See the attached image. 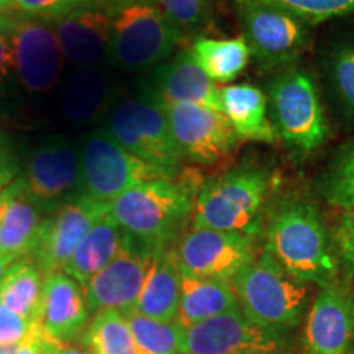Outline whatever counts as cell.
I'll list each match as a JSON object with an SVG mask.
<instances>
[{"instance_id": "cell-1", "label": "cell", "mask_w": 354, "mask_h": 354, "mask_svg": "<svg viewBox=\"0 0 354 354\" xmlns=\"http://www.w3.org/2000/svg\"><path fill=\"white\" fill-rule=\"evenodd\" d=\"M295 281L326 286L336 272L328 234L315 205L282 198L268 215L266 251Z\"/></svg>"}, {"instance_id": "cell-2", "label": "cell", "mask_w": 354, "mask_h": 354, "mask_svg": "<svg viewBox=\"0 0 354 354\" xmlns=\"http://www.w3.org/2000/svg\"><path fill=\"white\" fill-rule=\"evenodd\" d=\"M202 183L180 172L176 179H156L128 189L110 202L109 214L131 234L151 248L171 246L190 221Z\"/></svg>"}, {"instance_id": "cell-3", "label": "cell", "mask_w": 354, "mask_h": 354, "mask_svg": "<svg viewBox=\"0 0 354 354\" xmlns=\"http://www.w3.org/2000/svg\"><path fill=\"white\" fill-rule=\"evenodd\" d=\"M272 189V176L258 165H241L202 183L194 202L190 228H210L253 238Z\"/></svg>"}, {"instance_id": "cell-4", "label": "cell", "mask_w": 354, "mask_h": 354, "mask_svg": "<svg viewBox=\"0 0 354 354\" xmlns=\"http://www.w3.org/2000/svg\"><path fill=\"white\" fill-rule=\"evenodd\" d=\"M109 64L146 71L162 64L183 43L184 32L153 0H109Z\"/></svg>"}, {"instance_id": "cell-5", "label": "cell", "mask_w": 354, "mask_h": 354, "mask_svg": "<svg viewBox=\"0 0 354 354\" xmlns=\"http://www.w3.org/2000/svg\"><path fill=\"white\" fill-rule=\"evenodd\" d=\"M232 286L243 315L281 335L299 325L308 299L307 286L290 277L268 253L246 266Z\"/></svg>"}, {"instance_id": "cell-6", "label": "cell", "mask_w": 354, "mask_h": 354, "mask_svg": "<svg viewBox=\"0 0 354 354\" xmlns=\"http://www.w3.org/2000/svg\"><path fill=\"white\" fill-rule=\"evenodd\" d=\"M268 107L279 140L292 151H315L328 138L326 120L318 87L302 68L282 69L268 84Z\"/></svg>"}, {"instance_id": "cell-7", "label": "cell", "mask_w": 354, "mask_h": 354, "mask_svg": "<svg viewBox=\"0 0 354 354\" xmlns=\"http://www.w3.org/2000/svg\"><path fill=\"white\" fill-rule=\"evenodd\" d=\"M105 130L128 153L176 179L183 161L166 113L158 102L141 94L115 104L107 115Z\"/></svg>"}, {"instance_id": "cell-8", "label": "cell", "mask_w": 354, "mask_h": 354, "mask_svg": "<svg viewBox=\"0 0 354 354\" xmlns=\"http://www.w3.org/2000/svg\"><path fill=\"white\" fill-rule=\"evenodd\" d=\"M81 196L110 203L128 189L156 179L165 172L128 153L105 128H97L81 145Z\"/></svg>"}, {"instance_id": "cell-9", "label": "cell", "mask_w": 354, "mask_h": 354, "mask_svg": "<svg viewBox=\"0 0 354 354\" xmlns=\"http://www.w3.org/2000/svg\"><path fill=\"white\" fill-rule=\"evenodd\" d=\"M13 71L26 91L46 94L61 81L64 55L55 20L7 12Z\"/></svg>"}, {"instance_id": "cell-10", "label": "cell", "mask_w": 354, "mask_h": 354, "mask_svg": "<svg viewBox=\"0 0 354 354\" xmlns=\"http://www.w3.org/2000/svg\"><path fill=\"white\" fill-rule=\"evenodd\" d=\"M234 3L243 38L261 68L286 69L302 55L310 39V25L254 0H234Z\"/></svg>"}, {"instance_id": "cell-11", "label": "cell", "mask_w": 354, "mask_h": 354, "mask_svg": "<svg viewBox=\"0 0 354 354\" xmlns=\"http://www.w3.org/2000/svg\"><path fill=\"white\" fill-rule=\"evenodd\" d=\"M17 179L26 197L51 214L81 196V149L64 136H50L30 154Z\"/></svg>"}, {"instance_id": "cell-12", "label": "cell", "mask_w": 354, "mask_h": 354, "mask_svg": "<svg viewBox=\"0 0 354 354\" xmlns=\"http://www.w3.org/2000/svg\"><path fill=\"white\" fill-rule=\"evenodd\" d=\"M172 251L183 276L230 282L256 259L253 238L210 228H190Z\"/></svg>"}, {"instance_id": "cell-13", "label": "cell", "mask_w": 354, "mask_h": 354, "mask_svg": "<svg viewBox=\"0 0 354 354\" xmlns=\"http://www.w3.org/2000/svg\"><path fill=\"white\" fill-rule=\"evenodd\" d=\"M110 203L79 196L41 220L37 240L28 258L44 277L64 272L74 251L91 228L105 216Z\"/></svg>"}, {"instance_id": "cell-14", "label": "cell", "mask_w": 354, "mask_h": 354, "mask_svg": "<svg viewBox=\"0 0 354 354\" xmlns=\"http://www.w3.org/2000/svg\"><path fill=\"white\" fill-rule=\"evenodd\" d=\"M161 107L183 159L201 166L218 165L240 143L241 138L218 110L192 104H166Z\"/></svg>"}, {"instance_id": "cell-15", "label": "cell", "mask_w": 354, "mask_h": 354, "mask_svg": "<svg viewBox=\"0 0 354 354\" xmlns=\"http://www.w3.org/2000/svg\"><path fill=\"white\" fill-rule=\"evenodd\" d=\"M286 353L281 333L261 328L240 308L183 328L179 354Z\"/></svg>"}, {"instance_id": "cell-16", "label": "cell", "mask_w": 354, "mask_h": 354, "mask_svg": "<svg viewBox=\"0 0 354 354\" xmlns=\"http://www.w3.org/2000/svg\"><path fill=\"white\" fill-rule=\"evenodd\" d=\"M154 250L130 234L122 253L82 287L88 312L117 310L127 313L135 310Z\"/></svg>"}, {"instance_id": "cell-17", "label": "cell", "mask_w": 354, "mask_h": 354, "mask_svg": "<svg viewBox=\"0 0 354 354\" xmlns=\"http://www.w3.org/2000/svg\"><path fill=\"white\" fill-rule=\"evenodd\" d=\"M141 92L158 104H192L221 112L220 88L196 63L190 50H180L141 82Z\"/></svg>"}, {"instance_id": "cell-18", "label": "cell", "mask_w": 354, "mask_h": 354, "mask_svg": "<svg viewBox=\"0 0 354 354\" xmlns=\"http://www.w3.org/2000/svg\"><path fill=\"white\" fill-rule=\"evenodd\" d=\"M88 312L82 286L66 272L46 276L33 325L39 333L57 343L81 339L88 325Z\"/></svg>"}, {"instance_id": "cell-19", "label": "cell", "mask_w": 354, "mask_h": 354, "mask_svg": "<svg viewBox=\"0 0 354 354\" xmlns=\"http://www.w3.org/2000/svg\"><path fill=\"white\" fill-rule=\"evenodd\" d=\"M354 338V304L339 287L318 292L305 325L307 354H348Z\"/></svg>"}, {"instance_id": "cell-20", "label": "cell", "mask_w": 354, "mask_h": 354, "mask_svg": "<svg viewBox=\"0 0 354 354\" xmlns=\"http://www.w3.org/2000/svg\"><path fill=\"white\" fill-rule=\"evenodd\" d=\"M66 59L77 69H100L109 63L110 19L107 2L81 8L55 20Z\"/></svg>"}, {"instance_id": "cell-21", "label": "cell", "mask_w": 354, "mask_h": 354, "mask_svg": "<svg viewBox=\"0 0 354 354\" xmlns=\"http://www.w3.org/2000/svg\"><path fill=\"white\" fill-rule=\"evenodd\" d=\"M221 113L241 140L272 145L279 140L269 117L268 97L253 84H232L220 88Z\"/></svg>"}, {"instance_id": "cell-22", "label": "cell", "mask_w": 354, "mask_h": 354, "mask_svg": "<svg viewBox=\"0 0 354 354\" xmlns=\"http://www.w3.org/2000/svg\"><path fill=\"white\" fill-rule=\"evenodd\" d=\"M115 87L104 71L79 69L66 81L61 112L77 127L102 120L113 107Z\"/></svg>"}, {"instance_id": "cell-23", "label": "cell", "mask_w": 354, "mask_h": 354, "mask_svg": "<svg viewBox=\"0 0 354 354\" xmlns=\"http://www.w3.org/2000/svg\"><path fill=\"white\" fill-rule=\"evenodd\" d=\"M179 300L180 271L172 246L156 248L135 312L158 322H174Z\"/></svg>"}, {"instance_id": "cell-24", "label": "cell", "mask_w": 354, "mask_h": 354, "mask_svg": "<svg viewBox=\"0 0 354 354\" xmlns=\"http://www.w3.org/2000/svg\"><path fill=\"white\" fill-rule=\"evenodd\" d=\"M39 223V209L15 179L0 194V250L15 259L28 258Z\"/></svg>"}, {"instance_id": "cell-25", "label": "cell", "mask_w": 354, "mask_h": 354, "mask_svg": "<svg viewBox=\"0 0 354 354\" xmlns=\"http://www.w3.org/2000/svg\"><path fill=\"white\" fill-rule=\"evenodd\" d=\"M127 232L115 221L110 214L97 221L74 251L64 272L77 281L82 287L112 263L128 241Z\"/></svg>"}, {"instance_id": "cell-26", "label": "cell", "mask_w": 354, "mask_h": 354, "mask_svg": "<svg viewBox=\"0 0 354 354\" xmlns=\"http://www.w3.org/2000/svg\"><path fill=\"white\" fill-rule=\"evenodd\" d=\"M234 308H238V300L230 281L189 277L180 274V300L176 322L183 328Z\"/></svg>"}, {"instance_id": "cell-27", "label": "cell", "mask_w": 354, "mask_h": 354, "mask_svg": "<svg viewBox=\"0 0 354 354\" xmlns=\"http://www.w3.org/2000/svg\"><path fill=\"white\" fill-rule=\"evenodd\" d=\"M196 63L212 81L230 82L236 79L250 63V48L245 38L198 37L190 46Z\"/></svg>"}, {"instance_id": "cell-28", "label": "cell", "mask_w": 354, "mask_h": 354, "mask_svg": "<svg viewBox=\"0 0 354 354\" xmlns=\"http://www.w3.org/2000/svg\"><path fill=\"white\" fill-rule=\"evenodd\" d=\"M43 274L30 258L15 259L0 281V302L35 323L43 290Z\"/></svg>"}, {"instance_id": "cell-29", "label": "cell", "mask_w": 354, "mask_h": 354, "mask_svg": "<svg viewBox=\"0 0 354 354\" xmlns=\"http://www.w3.org/2000/svg\"><path fill=\"white\" fill-rule=\"evenodd\" d=\"M79 342L92 354H138L127 317L117 310L94 313Z\"/></svg>"}, {"instance_id": "cell-30", "label": "cell", "mask_w": 354, "mask_h": 354, "mask_svg": "<svg viewBox=\"0 0 354 354\" xmlns=\"http://www.w3.org/2000/svg\"><path fill=\"white\" fill-rule=\"evenodd\" d=\"M325 76L335 105L354 125V41L342 43L330 51Z\"/></svg>"}, {"instance_id": "cell-31", "label": "cell", "mask_w": 354, "mask_h": 354, "mask_svg": "<svg viewBox=\"0 0 354 354\" xmlns=\"http://www.w3.org/2000/svg\"><path fill=\"white\" fill-rule=\"evenodd\" d=\"M135 339L138 354H179L183 326L174 322H158L135 310L123 313Z\"/></svg>"}, {"instance_id": "cell-32", "label": "cell", "mask_w": 354, "mask_h": 354, "mask_svg": "<svg viewBox=\"0 0 354 354\" xmlns=\"http://www.w3.org/2000/svg\"><path fill=\"white\" fill-rule=\"evenodd\" d=\"M325 201L342 209L354 207V141L342 146L318 179Z\"/></svg>"}, {"instance_id": "cell-33", "label": "cell", "mask_w": 354, "mask_h": 354, "mask_svg": "<svg viewBox=\"0 0 354 354\" xmlns=\"http://www.w3.org/2000/svg\"><path fill=\"white\" fill-rule=\"evenodd\" d=\"M254 2L281 8L307 25H318L336 17L354 13V0H254Z\"/></svg>"}, {"instance_id": "cell-34", "label": "cell", "mask_w": 354, "mask_h": 354, "mask_svg": "<svg viewBox=\"0 0 354 354\" xmlns=\"http://www.w3.org/2000/svg\"><path fill=\"white\" fill-rule=\"evenodd\" d=\"M165 10L183 32H196L207 28L214 20V3L212 0H153Z\"/></svg>"}, {"instance_id": "cell-35", "label": "cell", "mask_w": 354, "mask_h": 354, "mask_svg": "<svg viewBox=\"0 0 354 354\" xmlns=\"http://www.w3.org/2000/svg\"><path fill=\"white\" fill-rule=\"evenodd\" d=\"M105 2L109 0H13V10L25 13V15L57 20L81 8Z\"/></svg>"}, {"instance_id": "cell-36", "label": "cell", "mask_w": 354, "mask_h": 354, "mask_svg": "<svg viewBox=\"0 0 354 354\" xmlns=\"http://www.w3.org/2000/svg\"><path fill=\"white\" fill-rule=\"evenodd\" d=\"M32 328V322L0 302V344H20Z\"/></svg>"}, {"instance_id": "cell-37", "label": "cell", "mask_w": 354, "mask_h": 354, "mask_svg": "<svg viewBox=\"0 0 354 354\" xmlns=\"http://www.w3.org/2000/svg\"><path fill=\"white\" fill-rule=\"evenodd\" d=\"M336 241H338L343 263L354 274V207L346 209L339 220L338 230H336Z\"/></svg>"}, {"instance_id": "cell-38", "label": "cell", "mask_w": 354, "mask_h": 354, "mask_svg": "<svg viewBox=\"0 0 354 354\" xmlns=\"http://www.w3.org/2000/svg\"><path fill=\"white\" fill-rule=\"evenodd\" d=\"M20 171L19 154L13 149L12 141L0 135V194L19 177Z\"/></svg>"}, {"instance_id": "cell-39", "label": "cell", "mask_w": 354, "mask_h": 354, "mask_svg": "<svg viewBox=\"0 0 354 354\" xmlns=\"http://www.w3.org/2000/svg\"><path fill=\"white\" fill-rule=\"evenodd\" d=\"M13 71L12 46L7 35V12L0 13V82Z\"/></svg>"}, {"instance_id": "cell-40", "label": "cell", "mask_w": 354, "mask_h": 354, "mask_svg": "<svg viewBox=\"0 0 354 354\" xmlns=\"http://www.w3.org/2000/svg\"><path fill=\"white\" fill-rule=\"evenodd\" d=\"M39 342H41V348L48 354H92L91 351H87V349L74 348V346H69V344L57 343V342H55V339H50V338H46V336H43L41 333H39Z\"/></svg>"}, {"instance_id": "cell-41", "label": "cell", "mask_w": 354, "mask_h": 354, "mask_svg": "<svg viewBox=\"0 0 354 354\" xmlns=\"http://www.w3.org/2000/svg\"><path fill=\"white\" fill-rule=\"evenodd\" d=\"M13 354H41V343H39V333L37 326L33 325L32 331H30L28 336L17 346Z\"/></svg>"}, {"instance_id": "cell-42", "label": "cell", "mask_w": 354, "mask_h": 354, "mask_svg": "<svg viewBox=\"0 0 354 354\" xmlns=\"http://www.w3.org/2000/svg\"><path fill=\"white\" fill-rule=\"evenodd\" d=\"M13 261H15V258H3V259H0V281H2V277L6 276L7 269L10 268V264L13 263Z\"/></svg>"}, {"instance_id": "cell-43", "label": "cell", "mask_w": 354, "mask_h": 354, "mask_svg": "<svg viewBox=\"0 0 354 354\" xmlns=\"http://www.w3.org/2000/svg\"><path fill=\"white\" fill-rule=\"evenodd\" d=\"M13 10V0H0V13L12 12Z\"/></svg>"}, {"instance_id": "cell-44", "label": "cell", "mask_w": 354, "mask_h": 354, "mask_svg": "<svg viewBox=\"0 0 354 354\" xmlns=\"http://www.w3.org/2000/svg\"><path fill=\"white\" fill-rule=\"evenodd\" d=\"M19 344H0V354H13Z\"/></svg>"}, {"instance_id": "cell-45", "label": "cell", "mask_w": 354, "mask_h": 354, "mask_svg": "<svg viewBox=\"0 0 354 354\" xmlns=\"http://www.w3.org/2000/svg\"><path fill=\"white\" fill-rule=\"evenodd\" d=\"M3 258H12V256H8V254H6L3 253L2 250H0V259H3Z\"/></svg>"}, {"instance_id": "cell-46", "label": "cell", "mask_w": 354, "mask_h": 354, "mask_svg": "<svg viewBox=\"0 0 354 354\" xmlns=\"http://www.w3.org/2000/svg\"><path fill=\"white\" fill-rule=\"evenodd\" d=\"M250 354H287V353H250Z\"/></svg>"}, {"instance_id": "cell-47", "label": "cell", "mask_w": 354, "mask_h": 354, "mask_svg": "<svg viewBox=\"0 0 354 354\" xmlns=\"http://www.w3.org/2000/svg\"><path fill=\"white\" fill-rule=\"evenodd\" d=\"M39 343H41V342H39ZM41 354H48V353H46V351H44V349L41 348Z\"/></svg>"}, {"instance_id": "cell-48", "label": "cell", "mask_w": 354, "mask_h": 354, "mask_svg": "<svg viewBox=\"0 0 354 354\" xmlns=\"http://www.w3.org/2000/svg\"><path fill=\"white\" fill-rule=\"evenodd\" d=\"M348 354H354V353H348Z\"/></svg>"}]
</instances>
